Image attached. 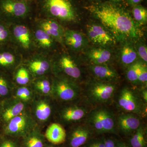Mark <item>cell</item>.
Masks as SVG:
<instances>
[{
	"label": "cell",
	"instance_id": "cell-18",
	"mask_svg": "<svg viewBox=\"0 0 147 147\" xmlns=\"http://www.w3.org/2000/svg\"><path fill=\"white\" fill-rule=\"evenodd\" d=\"M47 142L55 145L63 144L66 137L65 127L56 122H53L47 125L44 132Z\"/></svg>",
	"mask_w": 147,
	"mask_h": 147
},
{
	"label": "cell",
	"instance_id": "cell-19",
	"mask_svg": "<svg viewBox=\"0 0 147 147\" xmlns=\"http://www.w3.org/2000/svg\"><path fill=\"white\" fill-rule=\"evenodd\" d=\"M43 129L36 127L27 135L20 139L21 147H45L47 141Z\"/></svg>",
	"mask_w": 147,
	"mask_h": 147
},
{
	"label": "cell",
	"instance_id": "cell-11",
	"mask_svg": "<svg viewBox=\"0 0 147 147\" xmlns=\"http://www.w3.org/2000/svg\"><path fill=\"white\" fill-rule=\"evenodd\" d=\"M44 7L50 15L62 21L71 22L76 13L69 0H44Z\"/></svg>",
	"mask_w": 147,
	"mask_h": 147
},
{
	"label": "cell",
	"instance_id": "cell-22",
	"mask_svg": "<svg viewBox=\"0 0 147 147\" xmlns=\"http://www.w3.org/2000/svg\"><path fill=\"white\" fill-rule=\"evenodd\" d=\"M40 28L42 29L53 39L59 42L63 41V29L57 21L53 20H46L40 23Z\"/></svg>",
	"mask_w": 147,
	"mask_h": 147
},
{
	"label": "cell",
	"instance_id": "cell-5",
	"mask_svg": "<svg viewBox=\"0 0 147 147\" xmlns=\"http://www.w3.org/2000/svg\"><path fill=\"white\" fill-rule=\"evenodd\" d=\"M92 108L86 102L83 104L80 100L58 104L54 122L66 128L84 120Z\"/></svg>",
	"mask_w": 147,
	"mask_h": 147
},
{
	"label": "cell",
	"instance_id": "cell-33",
	"mask_svg": "<svg viewBox=\"0 0 147 147\" xmlns=\"http://www.w3.org/2000/svg\"><path fill=\"white\" fill-rule=\"evenodd\" d=\"M140 62H135L127 67L126 76L129 82L133 84H138V74Z\"/></svg>",
	"mask_w": 147,
	"mask_h": 147
},
{
	"label": "cell",
	"instance_id": "cell-24",
	"mask_svg": "<svg viewBox=\"0 0 147 147\" xmlns=\"http://www.w3.org/2000/svg\"><path fill=\"white\" fill-rule=\"evenodd\" d=\"M15 86L12 74L0 71V99L3 100L12 97Z\"/></svg>",
	"mask_w": 147,
	"mask_h": 147
},
{
	"label": "cell",
	"instance_id": "cell-6",
	"mask_svg": "<svg viewBox=\"0 0 147 147\" xmlns=\"http://www.w3.org/2000/svg\"><path fill=\"white\" fill-rule=\"evenodd\" d=\"M82 89L78 82L65 77L53 75L51 96L58 104L80 100Z\"/></svg>",
	"mask_w": 147,
	"mask_h": 147
},
{
	"label": "cell",
	"instance_id": "cell-23",
	"mask_svg": "<svg viewBox=\"0 0 147 147\" xmlns=\"http://www.w3.org/2000/svg\"><path fill=\"white\" fill-rule=\"evenodd\" d=\"M19 65L13 54L5 50L0 51V71L12 74Z\"/></svg>",
	"mask_w": 147,
	"mask_h": 147
},
{
	"label": "cell",
	"instance_id": "cell-46",
	"mask_svg": "<svg viewBox=\"0 0 147 147\" xmlns=\"http://www.w3.org/2000/svg\"><path fill=\"white\" fill-rule=\"evenodd\" d=\"M2 100L0 99V107H1V103Z\"/></svg>",
	"mask_w": 147,
	"mask_h": 147
},
{
	"label": "cell",
	"instance_id": "cell-4",
	"mask_svg": "<svg viewBox=\"0 0 147 147\" xmlns=\"http://www.w3.org/2000/svg\"><path fill=\"white\" fill-rule=\"evenodd\" d=\"M57 105L52 96L36 94L28 108L37 124L43 129L54 121Z\"/></svg>",
	"mask_w": 147,
	"mask_h": 147
},
{
	"label": "cell",
	"instance_id": "cell-40",
	"mask_svg": "<svg viewBox=\"0 0 147 147\" xmlns=\"http://www.w3.org/2000/svg\"><path fill=\"white\" fill-rule=\"evenodd\" d=\"M127 143L122 140L116 139L115 147H126Z\"/></svg>",
	"mask_w": 147,
	"mask_h": 147
},
{
	"label": "cell",
	"instance_id": "cell-38",
	"mask_svg": "<svg viewBox=\"0 0 147 147\" xmlns=\"http://www.w3.org/2000/svg\"><path fill=\"white\" fill-rule=\"evenodd\" d=\"M137 55L140 59H142L144 63L146 64L147 62V46L145 44H139L137 45Z\"/></svg>",
	"mask_w": 147,
	"mask_h": 147
},
{
	"label": "cell",
	"instance_id": "cell-39",
	"mask_svg": "<svg viewBox=\"0 0 147 147\" xmlns=\"http://www.w3.org/2000/svg\"><path fill=\"white\" fill-rule=\"evenodd\" d=\"M116 139L110 137H105V147H115Z\"/></svg>",
	"mask_w": 147,
	"mask_h": 147
},
{
	"label": "cell",
	"instance_id": "cell-48",
	"mask_svg": "<svg viewBox=\"0 0 147 147\" xmlns=\"http://www.w3.org/2000/svg\"><path fill=\"white\" fill-rule=\"evenodd\" d=\"M91 1H97V0H91Z\"/></svg>",
	"mask_w": 147,
	"mask_h": 147
},
{
	"label": "cell",
	"instance_id": "cell-2",
	"mask_svg": "<svg viewBox=\"0 0 147 147\" xmlns=\"http://www.w3.org/2000/svg\"><path fill=\"white\" fill-rule=\"evenodd\" d=\"M116 117L106 105H100L92 108L84 120L96 136L107 134L119 135L116 129Z\"/></svg>",
	"mask_w": 147,
	"mask_h": 147
},
{
	"label": "cell",
	"instance_id": "cell-49",
	"mask_svg": "<svg viewBox=\"0 0 147 147\" xmlns=\"http://www.w3.org/2000/svg\"></svg>",
	"mask_w": 147,
	"mask_h": 147
},
{
	"label": "cell",
	"instance_id": "cell-43",
	"mask_svg": "<svg viewBox=\"0 0 147 147\" xmlns=\"http://www.w3.org/2000/svg\"><path fill=\"white\" fill-rule=\"evenodd\" d=\"M142 1V0H127L129 4L134 5H137Z\"/></svg>",
	"mask_w": 147,
	"mask_h": 147
},
{
	"label": "cell",
	"instance_id": "cell-30",
	"mask_svg": "<svg viewBox=\"0 0 147 147\" xmlns=\"http://www.w3.org/2000/svg\"><path fill=\"white\" fill-rule=\"evenodd\" d=\"M120 55L122 63L127 67L135 62L138 57L136 49L129 42H126L122 48Z\"/></svg>",
	"mask_w": 147,
	"mask_h": 147
},
{
	"label": "cell",
	"instance_id": "cell-13",
	"mask_svg": "<svg viewBox=\"0 0 147 147\" xmlns=\"http://www.w3.org/2000/svg\"><path fill=\"white\" fill-rule=\"evenodd\" d=\"M140 117L131 113H121L116 117V129L118 135L130 137L142 125Z\"/></svg>",
	"mask_w": 147,
	"mask_h": 147
},
{
	"label": "cell",
	"instance_id": "cell-16",
	"mask_svg": "<svg viewBox=\"0 0 147 147\" xmlns=\"http://www.w3.org/2000/svg\"><path fill=\"white\" fill-rule=\"evenodd\" d=\"M27 67L33 78L52 74V63L43 57H36L23 64Z\"/></svg>",
	"mask_w": 147,
	"mask_h": 147
},
{
	"label": "cell",
	"instance_id": "cell-34",
	"mask_svg": "<svg viewBox=\"0 0 147 147\" xmlns=\"http://www.w3.org/2000/svg\"><path fill=\"white\" fill-rule=\"evenodd\" d=\"M0 147H21L20 139L5 136L2 134L0 137Z\"/></svg>",
	"mask_w": 147,
	"mask_h": 147
},
{
	"label": "cell",
	"instance_id": "cell-14",
	"mask_svg": "<svg viewBox=\"0 0 147 147\" xmlns=\"http://www.w3.org/2000/svg\"><path fill=\"white\" fill-rule=\"evenodd\" d=\"M87 30L89 39L95 44L104 47L115 42V38L102 25L90 24L87 26Z\"/></svg>",
	"mask_w": 147,
	"mask_h": 147
},
{
	"label": "cell",
	"instance_id": "cell-10",
	"mask_svg": "<svg viewBox=\"0 0 147 147\" xmlns=\"http://www.w3.org/2000/svg\"><path fill=\"white\" fill-rule=\"evenodd\" d=\"M51 63L53 76L65 77L79 83L78 81L82 78V70L71 57L63 55L57 60L51 61Z\"/></svg>",
	"mask_w": 147,
	"mask_h": 147
},
{
	"label": "cell",
	"instance_id": "cell-9",
	"mask_svg": "<svg viewBox=\"0 0 147 147\" xmlns=\"http://www.w3.org/2000/svg\"><path fill=\"white\" fill-rule=\"evenodd\" d=\"M65 128L66 137L64 147H82L96 136L84 120Z\"/></svg>",
	"mask_w": 147,
	"mask_h": 147
},
{
	"label": "cell",
	"instance_id": "cell-36",
	"mask_svg": "<svg viewBox=\"0 0 147 147\" xmlns=\"http://www.w3.org/2000/svg\"><path fill=\"white\" fill-rule=\"evenodd\" d=\"M147 67L146 64L141 62L138 74V84L146 85Z\"/></svg>",
	"mask_w": 147,
	"mask_h": 147
},
{
	"label": "cell",
	"instance_id": "cell-41",
	"mask_svg": "<svg viewBox=\"0 0 147 147\" xmlns=\"http://www.w3.org/2000/svg\"><path fill=\"white\" fill-rule=\"evenodd\" d=\"M141 95L143 100L144 102L147 103V89H144L142 90L141 92Z\"/></svg>",
	"mask_w": 147,
	"mask_h": 147
},
{
	"label": "cell",
	"instance_id": "cell-35",
	"mask_svg": "<svg viewBox=\"0 0 147 147\" xmlns=\"http://www.w3.org/2000/svg\"><path fill=\"white\" fill-rule=\"evenodd\" d=\"M82 147H105V136H95L90 139Z\"/></svg>",
	"mask_w": 147,
	"mask_h": 147
},
{
	"label": "cell",
	"instance_id": "cell-7",
	"mask_svg": "<svg viewBox=\"0 0 147 147\" xmlns=\"http://www.w3.org/2000/svg\"><path fill=\"white\" fill-rule=\"evenodd\" d=\"M116 98V105L121 113H133L141 118L146 115L147 103L140 92L124 87L117 94Z\"/></svg>",
	"mask_w": 147,
	"mask_h": 147
},
{
	"label": "cell",
	"instance_id": "cell-32",
	"mask_svg": "<svg viewBox=\"0 0 147 147\" xmlns=\"http://www.w3.org/2000/svg\"><path fill=\"white\" fill-rule=\"evenodd\" d=\"M133 19L139 25H144L147 21V10L142 6L134 5L132 10Z\"/></svg>",
	"mask_w": 147,
	"mask_h": 147
},
{
	"label": "cell",
	"instance_id": "cell-47",
	"mask_svg": "<svg viewBox=\"0 0 147 147\" xmlns=\"http://www.w3.org/2000/svg\"><path fill=\"white\" fill-rule=\"evenodd\" d=\"M126 147H130V146H129V145L128 144H127V145Z\"/></svg>",
	"mask_w": 147,
	"mask_h": 147
},
{
	"label": "cell",
	"instance_id": "cell-15",
	"mask_svg": "<svg viewBox=\"0 0 147 147\" xmlns=\"http://www.w3.org/2000/svg\"><path fill=\"white\" fill-rule=\"evenodd\" d=\"M26 3L16 0H0V17L21 18L28 12Z\"/></svg>",
	"mask_w": 147,
	"mask_h": 147
},
{
	"label": "cell",
	"instance_id": "cell-28",
	"mask_svg": "<svg viewBox=\"0 0 147 147\" xmlns=\"http://www.w3.org/2000/svg\"><path fill=\"white\" fill-rule=\"evenodd\" d=\"M128 138L127 143L130 147H147L146 127L142 124Z\"/></svg>",
	"mask_w": 147,
	"mask_h": 147
},
{
	"label": "cell",
	"instance_id": "cell-12",
	"mask_svg": "<svg viewBox=\"0 0 147 147\" xmlns=\"http://www.w3.org/2000/svg\"><path fill=\"white\" fill-rule=\"evenodd\" d=\"M29 105L12 97L2 100L0 107V128L27 110Z\"/></svg>",
	"mask_w": 147,
	"mask_h": 147
},
{
	"label": "cell",
	"instance_id": "cell-37",
	"mask_svg": "<svg viewBox=\"0 0 147 147\" xmlns=\"http://www.w3.org/2000/svg\"><path fill=\"white\" fill-rule=\"evenodd\" d=\"M9 36V30L7 27L3 23H0V45L7 41Z\"/></svg>",
	"mask_w": 147,
	"mask_h": 147
},
{
	"label": "cell",
	"instance_id": "cell-45",
	"mask_svg": "<svg viewBox=\"0 0 147 147\" xmlns=\"http://www.w3.org/2000/svg\"><path fill=\"white\" fill-rule=\"evenodd\" d=\"M1 134H2L1 131V129H0V137H1Z\"/></svg>",
	"mask_w": 147,
	"mask_h": 147
},
{
	"label": "cell",
	"instance_id": "cell-31",
	"mask_svg": "<svg viewBox=\"0 0 147 147\" xmlns=\"http://www.w3.org/2000/svg\"><path fill=\"white\" fill-rule=\"evenodd\" d=\"M35 38L39 46L44 49H50L53 47L54 39L41 28L35 32Z\"/></svg>",
	"mask_w": 147,
	"mask_h": 147
},
{
	"label": "cell",
	"instance_id": "cell-29",
	"mask_svg": "<svg viewBox=\"0 0 147 147\" xmlns=\"http://www.w3.org/2000/svg\"><path fill=\"white\" fill-rule=\"evenodd\" d=\"M36 94L30 86H15L12 97L30 105Z\"/></svg>",
	"mask_w": 147,
	"mask_h": 147
},
{
	"label": "cell",
	"instance_id": "cell-17",
	"mask_svg": "<svg viewBox=\"0 0 147 147\" xmlns=\"http://www.w3.org/2000/svg\"><path fill=\"white\" fill-rule=\"evenodd\" d=\"M89 69L95 79L102 82L116 83L119 78L117 72L106 64L92 65Z\"/></svg>",
	"mask_w": 147,
	"mask_h": 147
},
{
	"label": "cell",
	"instance_id": "cell-27",
	"mask_svg": "<svg viewBox=\"0 0 147 147\" xmlns=\"http://www.w3.org/2000/svg\"><path fill=\"white\" fill-rule=\"evenodd\" d=\"M13 33L18 43L24 49L30 48L31 38L29 29L24 25H17L13 29Z\"/></svg>",
	"mask_w": 147,
	"mask_h": 147
},
{
	"label": "cell",
	"instance_id": "cell-8",
	"mask_svg": "<svg viewBox=\"0 0 147 147\" xmlns=\"http://www.w3.org/2000/svg\"><path fill=\"white\" fill-rule=\"evenodd\" d=\"M37 126L28 108L0 129L3 135L21 139Z\"/></svg>",
	"mask_w": 147,
	"mask_h": 147
},
{
	"label": "cell",
	"instance_id": "cell-21",
	"mask_svg": "<svg viewBox=\"0 0 147 147\" xmlns=\"http://www.w3.org/2000/svg\"><path fill=\"white\" fill-rule=\"evenodd\" d=\"M63 41L72 50H82L87 45L86 38L79 32L67 30L64 32Z\"/></svg>",
	"mask_w": 147,
	"mask_h": 147
},
{
	"label": "cell",
	"instance_id": "cell-3",
	"mask_svg": "<svg viewBox=\"0 0 147 147\" xmlns=\"http://www.w3.org/2000/svg\"><path fill=\"white\" fill-rule=\"evenodd\" d=\"M117 90L116 83L95 79L86 84L84 90H82V95H84L85 102L94 108L110 103L115 98Z\"/></svg>",
	"mask_w": 147,
	"mask_h": 147
},
{
	"label": "cell",
	"instance_id": "cell-20",
	"mask_svg": "<svg viewBox=\"0 0 147 147\" xmlns=\"http://www.w3.org/2000/svg\"><path fill=\"white\" fill-rule=\"evenodd\" d=\"M30 86L35 94L51 96L53 88V74L34 78L32 80Z\"/></svg>",
	"mask_w": 147,
	"mask_h": 147
},
{
	"label": "cell",
	"instance_id": "cell-42",
	"mask_svg": "<svg viewBox=\"0 0 147 147\" xmlns=\"http://www.w3.org/2000/svg\"><path fill=\"white\" fill-rule=\"evenodd\" d=\"M45 147H64V146L63 144L59 145H55L47 142L45 144Z\"/></svg>",
	"mask_w": 147,
	"mask_h": 147
},
{
	"label": "cell",
	"instance_id": "cell-26",
	"mask_svg": "<svg viewBox=\"0 0 147 147\" xmlns=\"http://www.w3.org/2000/svg\"><path fill=\"white\" fill-rule=\"evenodd\" d=\"M111 55L110 50L104 47H98L90 50L87 57L92 65L106 64L110 60Z\"/></svg>",
	"mask_w": 147,
	"mask_h": 147
},
{
	"label": "cell",
	"instance_id": "cell-25",
	"mask_svg": "<svg viewBox=\"0 0 147 147\" xmlns=\"http://www.w3.org/2000/svg\"><path fill=\"white\" fill-rule=\"evenodd\" d=\"M12 80L16 86H30L33 79L28 69L24 65H20L12 74Z\"/></svg>",
	"mask_w": 147,
	"mask_h": 147
},
{
	"label": "cell",
	"instance_id": "cell-44",
	"mask_svg": "<svg viewBox=\"0 0 147 147\" xmlns=\"http://www.w3.org/2000/svg\"><path fill=\"white\" fill-rule=\"evenodd\" d=\"M122 1V0H111L112 2H113L114 3L119 2Z\"/></svg>",
	"mask_w": 147,
	"mask_h": 147
},
{
	"label": "cell",
	"instance_id": "cell-1",
	"mask_svg": "<svg viewBox=\"0 0 147 147\" xmlns=\"http://www.w3.org/2000/svg\"><path fill=\"white\" fill-rule=\"evenodd\" d=\"M86 9L119 41H135L142 36L139 25L126 10L115 4L104 3L89 6Z\"/></svg>",
	"mask_w": 147,
	"mask_h": 147
}]
</instances>
